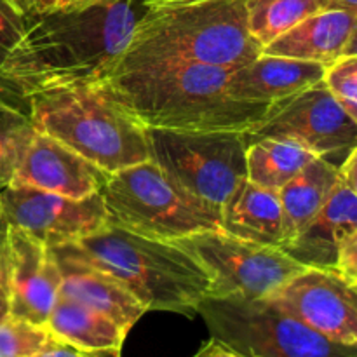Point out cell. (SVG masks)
Listing matches in <instances>:
<instances>
[{"label": "cell", "instance_id": "cell-1", "mask_svg": "<svg viewBox=\"0 0 357 357\" xmlns=\"http://www.w3.org/2000/svg\"><path fill=\"white\" fill-rule=\"evenodd\" d=\"M139 16L135 0H119L30 17L26 31L0 68L7 100L26 101L40 91L103 80L128 45Z\"/></svg>", "mask_w": 357, "mask_h": 357}, {"label": "cell", "instance_id": "cell-2", "mask_svg": "<svg viewBox=\"0 0 357 357\" xmlns=\"http://www.w3.org/2000/svg\"><path fill=\"white\" fill-rule=\"evenodd\" d=\"M230 68L199 63H155L105 77L100 86L145 129L248 132L268 105L227 93Z\"/></svg>", "mask_w": 357, "mask_h": 357}, {"label": "cell", "instance_id": "cell-3", "mask_svg": "<svg viewBox=\"0 0 357 357\" xmlns=\"http://www.w3.org/2000/svg\"><path fill=\"white\" fill-rule=\"evenodd\" d=\"M261 54L246 24L244 0H204L145 7L110 75L155 63L234 68Z\"/></svg>", "mask_w": 357, "mask_h": 357}, {"label": "cell", "instance_id": "cell-4", "mask_svg": "<svg viewBox=\"0 0 357 357\" xmlns=\"http://www.w3.org/2000/svg\"><path fill=\"white\" fill-rule=\"evenodd\" d=\"M61 246L122 282L146 310L194 317L209 295L208 272L173 241L150 239L108 223L93 236Z\"/></svg>", "mask_w": 357, "mask_h": 357}, {"label": "cell", "instance_id": "cell-5", "mask_svg": "<svg viewBox=\"0 0 357 357\" xmlns=\"http://www.w3.org/2000/svg\"><path fill=\"white\" fill-rule=\"evenodd\" d=\"M26 103L37 131L52 136L108 174L150 160L146 129L98 82L40 91L28 96Z\"/></svg>", "mask_w": 357, "mask_h": 357}, {"label": "cell", "instance_id": "cell-6", "mask_svg": "<svg viewBox=\"0 0 357 357\" xmlns=\"http://www.w3.org/2000/svg\"><path fill=\"white\" fill-rule=\"evenodd\" d=\"M100 194L108 223L150 239L176 241L220 229L218 215L185 194L152 160L110 174Z\"/></svg>", "mask_w": 357, "mask_h": 357}, {"label": "cell", "instance_id": "cell-7", "mask_svg": "<svg viewBox=\"0 0 357 357\" xmlns=\"http://www.w3.org/2000/svg\"><path fill=\"white\" fill-rule=\"evenodd\" d=\"M209 335L246 357H357V347L310 330L271 298H213L197 307Z\"/></svg>", "mask_w": 357, "mask_h": 357}, {"label": "cell", "instance_id": "cell-8", "mask_svg": "<svg viewBox=\"0 0 357 357\" xmlns=\"http://www.w3.org/2000/svg\"><path fill=\"white\" fill-rule=\"evenodd\" d=\"M146 139L150 160L218 216L230 192L246 178V132L146 129Z\"/></svg>", "mask_w": 357, "mask_h": 357}, {"label": "cell", "instance_id": "cell-9", "mask_svg": "<svg viewBox=\"0 0 357 357\" xmlns=\"http://www.w3.org/2000/svg\"><path fill=\"white\" fill-rule=\"evenodd\" d=\"M173 243L187 250L208 272V296L213 298H267L305 268L281 248L239 239L222 229L192 234Z\"/></svg>", "mask_w": 357, "mask_h": 357}, {"label": "cell", "instance_id": "cell-10", "mask_svg": "<svg viewBox=\"0 0 357 357\" xmlns=\"http://www.w3.org/2000/svg\"><path fill=\"white\" fill-rule=\"evenodd\" d=\"M246 136L288 139L314 155L330 157L356 149L357 119L342 108L319 80L268 105Z\"/></svg>", "mask_w": 357, "mask_h": 357}, {"label": "cell", "instance_id": "cell-11", "mask_svg": "<svg viewBox=\"0 0 357 357\" xmlns=\"http://www.w3.org/2000/svg\"><path fill=\"white\" fill-rule=\"evenodd\" d=\"M0 211L9 227H17L49 248L75 243L108 225L101 194L70 199L21 183L0 190Z\"/></svg>", "mask_w": 357, "mask_h": 357}, {"label": "cell", "instance_id": "cell-12", "mask_svg": "<svg viewBox=\"0 0 357 357\" xmlns=\"http://www.w3.org/2000/svg\"><path fill=\"white\" fill-rule=\"evenodd\" d=\"M267 298L323 337L357 347V286L335 268L305 267Z\"/></svg>", "mask_w": 357, "mask_h": 357}, {"label": "cell", "instance_id": "cell-13", "mask_svg": "<svg viewBox=\"0 0 357 357\" xmlns=\"http://www.w3.org/2000/svg\"><path fill=\"white\" fill-rule=\"evenodd\" d=\"M61 275L47 244L17 227L7 230L6 291L10 316L45 324L59 293Z\"/></svg>", "mask_w": 357, "mask_h": 357}, {"label": "cell", "instance_id": "cell-14", "mask_svg": "<svg viewBox=\"0 0 357 357\" xmlns=\"http://www.w3.org/2000/svg\"><path fill=\"white\" fill-rule=\"evenodd\" d=\"M352 232H357V149L344 157L323 208L282 251L305 267L335 268L338 244Z\"/></svg>", "mask_w": 357, "mask_h": 357}, {"label": "cell", "instance_id": "cell-15", "mask_svg": "<svg viewBox=\"0 0 357 357\" xmlns=\"http://www.w3.org/2000/svg\"><path fill=\"white\" fill-rule=\"evenodd\" d=\"M110 174L45 132L35 131L13 183L70 199L100 194Z\"/></svg>", "mask_w": 357, "mask_h": 357}, {"label": "cell", "instance_id": "cell-16", "mask_svg": "<svg viewBox=\"0 0 357 357\" xmlns=\"http://www.w3.org/2000/svg\"><path fill=\"white\" fill-rule=\"evenodd\" d=\"M51 250L61 275L58 295L110 317L126 333L149 312L138 298L110 274L87 264L66 246H54Z\"/></svg>", "mask_w": 357, "mask_h": 357}, {"label": "cell", "instance_id": "cell-17", "mask_svg": "<svg viewBox=\"0 0 357 357\" xmlns=\"http://www.w3.org/2000/svg\"><path fill=\"white\" fill-rule=\"evenodd\" d=\"M356 26L357 13L321 9L268 42L261 54L328 65L344 54H357Z\"/></svg>", "mask_w": 357, "mask_h": 357}, {"label": "cell", "instance_id": "cell-18", "mask_svg": "<svg viewBox=\"0 0 357 357\" xmlns=\"http://www.w3.org/2000/svg\"><path fill=\"white\" fill-rule=\"evenodd\" d=\"M324 65L316 61L258 54L230 68L227 93L237 101L271 105L323 79Z\"/></svg>", "mask_w": 357, "mask_h": 357}, {"label": "cell", "instance_id": "cell-19", "mask_svg": "<svg viewBox=\"0 0 357 357\" xmlns=\"http://www.w3.org/2000/svg\"><path fill=\"white\" fill-rule=\"evenodd\" d=\"M220 229L227 234L264 244L284 246V223L279 192L258 187L243 178L220 208Z\"/></svg>", "mask_w": 357, "mask_h": 357}, {"label": "cell", "instance_id": "cell-20", "mask_svg": "<svg viewBox=\"0 0 357 357\" xmlns=\"http://www.w3.org/2000/svg\"><path fill=\"white\" fill-rule=\"evenodd\" d=\"M45 326L56 340L87 357H121L128 337L110 317L61 295L56 298Z\"/></svg>", "mask_w": 357, "mask_h": 357}, {"label": "cell", "instance_id": "cell-21", "mask_svg": "<svg viewBox=\"0 0 357 357\" xmlns=\"http://www.w3.org/2000/svg\"><path fill=\"white\" fill-rule=\"evenodd\" d=\"M338 173L340 166L331 162L328 157H316L279 190L284 246L291 243L323 208L337 185Z\"/></svg>", "mask_w": 357, "mask_h": 357}, {"label": "cell", "instance_id": "cell-22", "mask_svg": "<svg viewBox=\"0 0 357 357\" xmlns=\"http://www.w3.org/2000/svg\"><path fill=\"white\" fill-rule=\"evenodd\" d=\"M246 180L279 192L317 155L288 139H248Z\"/></svg>", "mask_w": 357, "mask_h": 357}, {"label": "cell", "instance_id": "cell-23", "mask_svg": "<svg viewBox=\"0 0 357 357\" xmlns=\"http://www.w3.org/2000/svg\"><path fill=\"white\" fill-rule=\"evenodd\" d=\"M246 24L251 37L261 49L305 20L321 10L319 0H244Z\"/></svg>", "mask_w": 357, "mask_h": 357}, {"label": "cell", "instance_id": "cell-24", "mask_svg": "<svg viewBox=\"0 0 357 357\" xmlns=\"http://www.w3.org/2000/svg\"><path fill=\"white\" fill-rule=\"evenodd\" d=\"M35 131L30 115L0 101V190L13 183Z\"/></svg>", "mask_w": 357, "mask_h": 357}, {"label": "cell", "instance_id": "cell-25", "mask_svg": "<svg viewBox=\"0 0 357 357\" xmlns=\"http://www.w3.org/2000/svg\"><path fill=\"white\" fill-rule=\"evenodd\" d=\"M45 324H35L21 317L7 316L0 323V357H31L52 340Z\"/></svg>", "mask_w": 357, "mask_h": 357}, {"label": "cell", "instance_id": "cell-26", "mask_svg": "<svg viewBox=\"0 0 357 357\" xmlns=\"http://www.w3.org/2000/svg\"><path fill=\"white\" fill-rule=\"evenodd\" d=\"M321 80L342 108L357 119V54H344L324 65Z\"/></svg>", "mask_w": 357, "mask_h": 357}, {"label": "cell", "instance_id": "cell-27", "mask_svg": "<svg viewBox=\"0 0 357 357\" xmlns=\"http://www.w3.org/2000/svg\"><path fill=\"white\" fill-rule=\"evenodd\" d=\"M28 23H30V17L23 16L16 9H13L6 0H0V68H2L7 54L13 51L14 45L20 42V38L26 31ZM0 96L7 98L2 79H0Z\"/></svg>", "mask_w": 357, "mask_h": 357}, {"label": "cell", "instance_id": "cell-28", "mask_svg": "<svg viewBox=\"0 0 357 357\" xmlns=\"http://www.w3.org/2000/svg\"><path fill=\"white\" fill-rule=\"evenodd\" d=\"M335 271L344 275L352 286H357V232L349 234L338 244Z\"/></svg>", "mask_w": 357, "mask_h": 357}, {"label": "cell", "instance_id": "cell-29", "mask_svg": "<svg viewBox=\"0 0 357 357\" xmlns=\"http://www.w3.org/2000/svg\"><path fill=\"white\" fill-rule=\"evenodd\" d=\"M194 357H246L239 352H236L234 349H230L229 345H225L223 342H220L218 338H209L206 344H202V347L199 349V352Z\"/></svg>", "mask_w": 357, "mask_h": 357}, {"label": "cell", "instance_id": "cell-30", "mask_svg": "<svg viewBox=\"0 0 357 357\" xmlns=\"http://www.w3.org/2000/svg\"><path fill=\"white\" fill-rule=\"evenodd\" d=\"M31 357H87V356L82 354V352H79L77 349L70 347V345L52 338V340L47 344V347H44L38 354Z\"/></svg>", "mask_w": 357, "mask_h": 357}, {"label": "cell", "instance_id": "cell-31", "mask_svg": "<svg viewBox=\"0 0 357 357\" xmlns=\"http://www.w3.org/2000/svg\"><path fill=\"white\" fill-rule=\"evenodd\" d=\"M115 2H119V0H59L56 9L72 10V9H84V7H91V6H110V3H115Z\"/></svg>", "mask_w": 357, "mask_h": 357}, {"label": "cell", "instance_id": "cell-32", "mask_svg": "<svg viewBox=\"0 0 357 357\" xmlns=\"http://www.w3.org/2000/svg\"><path fill=\"white\" fill-rule=\"evenodd\" d=\"M7 230L9 225L3 220L0 211V286H6V250H7Z\"/></svg>", "mask_w": 357, "mask_h": 357}, {"label": "cell", "instance_id": "cell-33", "mask_svg": "<svg viewBox=\"0 0 357 357\" xmlns=\"http://www.w3.org/2000/svg\"><path fill=\"white\" fill-rule=\"evenodd\" d=\"M321 9H342L357 13V0H319Z\"/></svg>", "mask_w": 357, "mask_h": 357}, {"label": "cell", "instance_id": "cell-34", "mask_svg": "<svg viewBox=\"0 0 357 357\" xmlns=\"http://www.w3.org/2000/svg\"><path fill=\"white\" fill-rule=\"evenodd\" d=\"M59 0H31V9H30V17L38 16V14L51 13L56 9Z\"/></svg>", "mask_w": 357, "mask_h": 357}, {"label": "cell", "instance_id": "cell-35", "mask_svg": "<svg viewBox=\"0 0 357 357\" xmlns=\"http://www.w3.org/2000/svg\"><path fill=\"white\" fill-rule=\"evenodd\" d=\"M13 9H16L17 13L23 14V16L30 17V9H31V0H6Z\"/></svg>", "mask_w": 357, "mask_h": 357}, {"label": "cell", "instance_id": "cell-36", "mask_svg": "<svg viewBox=\"0 0 357 357\" xmlns=\"http://www.w3.org/2000/svg\"><path fill=\"white\" fill-rule=\"evenodd\" d=\"M10 314L9 309V296H7L6 286H0V323L6 319L7 316Z\"/></svg>", "mask_w": 357, "mask_h": 357}, {"label": "cell", "instance_id": "cell-37", "mask_svg": "<svg viewBox=\"0 0 357 357\" xmlns=\"http://www.w3.org/2000/svg\"><path fill=\"white\" fill-rule=\"evenodd\" d=\"M190 2H204V0H143V7L171 6V3H190Z\"/></svg>", "mask_w": 357, "mask_h": 357}]
</instances>
